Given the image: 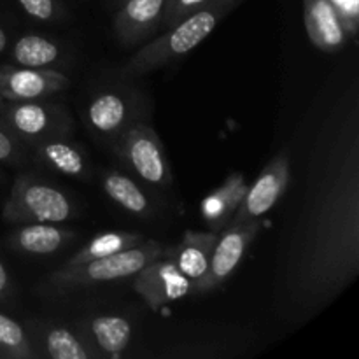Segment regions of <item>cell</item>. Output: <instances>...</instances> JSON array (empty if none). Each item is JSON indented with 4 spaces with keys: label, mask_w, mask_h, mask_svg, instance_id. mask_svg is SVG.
I'll list each match as a JSON object with an SVG mask.
<instances>
[{
    "label": "cell",
    "mask_w": 359,
    "mask_h": 359,
    "mask_svg": "<svg viewBox=\"0 0 359 359\" xmlns=\"http://www.w3.org/2000/svg\"><path fill=\"white\" fill-rule=\"evenodd\" d=\"M305 177L293 216L284 217L273 270V305L304 325L333 304L359 276L358 86L314 109L304 137Z\"/></svg>",
    "instance_id": "obj_1"
},
{
    "label": "cell",
    "mask_w": 359,
    "mask_h": 359,
    "mask_svg": "<svg viewBox=\"0 0 359 359\" xmlns=\"http://www.w3.org/2000/svg\"><path fill=\"white\" fill-rule=\"evenodd\" d=\"M238 4V0H214L203 9L182 18L172 27L165 28L160 37L147 42L135 51L121 69L123 77H139L161 69L167 63L188 55L202 44L221 23L224 16Z\"/></svg>",
    "instance_id": "obj_2"
},
{
    "label": "cell",
    "mask_w": 359,
    "mask_h": 359,
    "mask_svg": "<svg viewBox=\"0 0 359 359\" xmlns=\"http://www.w3.org/2000/svg\"><path fill=\"white\" fill-rule=\"evenodd\" d=\"M163 252L165 245L160 242L142 241L133 248L105 258L81 263L76 266L62 265L58 270L49 273L42 287L49 293H69L95 284L130 279Z\"/></svg>",
    "instance_id": "obj_3"
},
{
    "label": "cell",
    "mask_w": 359,
    "mask_h": 359,
    "mask_svg": "<svg viewBox=\"0 0 359 359\" xmlns=\"http://www.w3.org/2000/svg\"><path fill=\"white\" fill-rule=\"evenodd\" d=\"M76 216V203L58 186L34 174H20L2 209L9 224L67 223Z\"/></svg>",
    "instance_id": "obj_4"
},
{
    "label": "cell",
    "mask_w": 359,
    "mask_h": 359,
    "mask_svg": "<svg viewBox=\"0 0 359 359\" xmlns=\"http://www.w3.org/2000/svg\"><path fill=\"white\" fill-rule=\"evenodd\" d=\"M111 147L118 160L142 182L153 188L172 184V170L163 142L151 125L132 123Z\"/></svg>",
    "instance_id": "obj_5"
},
{
    "label": "cell",
    "mask_w": 359,
    "mask_h": 359,
    "mask_svg": "<svg viewBox=\"0 0 359 359\" xmlns=\"http://www.w3.org/2000/svg\"><path fill=\"white\" fill-rule=\"evenodd\" d=\"M0 125L25 146H35L53 137H69L72 118L65 107L46 100L6 102Z\"/></svg>",
    "instance_id": "obj_6"
},
{
    "label": "cell",
    "mask_w": 359,
    "mask_h": 359,
    "mask_svg": "<svg viewBox=\"0 0 359 359\" xmlns=\"http://www.w3.org/2000/svg\"><path fill=\"white\" fill-rule=\"evenodd\" d=\"M262 230L263 221L252 219L244 221V223H230L223 231H219L216 244H214L212 256H210L209 270L195 284V293H210V291L217 290L224 280L230 279L244 259L249 245Z\"/></svg>",
    "instance_id": "obj_7"
},
{
    "label": "cell",
    "mask_w": 359,
    "mask_h": 359,
    "mask_svg": "<svg viewBox=\"0 0 359 359\" xmlns=\"http://www.w3.org/2000/svg\"><path fill=\"white\" fill-rule=\"evenodd\" d=\"M133 277V290L154 312L195 294V284L177 269L168 248Z\"/></svg>",
    "instance_id": "obj_8"
},
{
    "label": "cell",
    "mask_w": 359,
    "mask_h": 359,
    "mask_svg": "<svg viewBox=\"0 0 359 359\" xmlns=\"http://www.w3.org/2000/svg\"><path fill=\"white\" fill-rule=\"evenodd\" d=\"M291 167V149L284 147L259 172L256 181L249 184L241 207L231 217V223L262 219L266 212H270L290 188Z\"/></svg>",
    "instance_id": "obj_9"
},
{
    "label": "cell",
    "mask_w": 359,
    "mask_h": 359,
    "mask_svg": "<svg viewBox=\"0 0 359 359\" xmlns=\"http://www.w3.org/2000/svg\"><path fill=\"white\" fill-rule=\"evenodd\" d=\"M137 102L123 90H104L88 102L84 119L91 133L112 144L132 123L137 121Z\"/></svg>",
    "instance_id": "obj_10"
},
{
    "label": "cell",
    "mask_w": 359,
    "mask_h": 359,
    "mask_svg": "<svg viewBox=\"0 0 359 359\" xmlns=\"http://www.w3.org/2000/svg\"><path fill=\"white\" fill-rule=\"evenodd\" d=\"M69 76L56 69L0 67V97L6 102L46 100L69 88Z\"/></svg>",
    "instance_id": "obj_11"
},
{
    "label": "cell",
    "mask_w": 359,
    "mask_h": 359,
    "mask_svg": "<svg viewBox=\"0 0 359 359\" xmlns=\"http://www.w3.org/2000/svg\"><path fill=\"white\" fill-rule=\"evenodd\" d=\"M39 358L100 359L76 325L49 321H28L25 325Z\"/></svg>",
    "instance_id": "obj_12"
},
{
    "label": "cell",
    "mask_w": 359,
    "mask_h": 359,
    "mask_svg": "<svg viewBox=\"0 0 359 359\" xmlns=\"http://www.w3.org/2000/svg\"><path fill=\"white\" fill-rule=\"evenodd\" d=\"M165 0H119L114 16V32L118 41L130 48L153 37L161 27Z\"/></svg>",
    "instance_id": "obj_13"
},
{
    "label": "cell",
    "mask_w": 359,
    "mask_h": 359,
    "mask_svg": "<svg viewBox=\"0 0 359 359\" xmlns=\"http://www.w3.org/2000/svg\"><path fill=\"white\" fill-rule=\"evenodd\" d=\"M76 326L100 358L125 356L132 340V323L119 314H98L77 321Z\"/></svg>",
    "instance_id": "obj_14"
},
{
    "label": "cell",
    "mask_w": 359,
    "mask_h": 359,
    "mask_svg": "<svg viewBox=\"0 0 359 359\" xmlns=\"http://www.w3.org/2000/svg\"><path fill=\"white\" fill-rule=\"evenodd\" d=\"M304 23L312 46L335 55L349 41L346 27L330 0H304Z\"/></svg>",
    "instance_id": "obj_15"
},
{
    "label": "cell",
    "mask_w": 359,
    "mask_h": 359,
    "mask_svg": "<svg viewBox=\"0 0 359 359\" xmlns=\"http://www.w3.org/2000/svg\"><path fill=\"white\" fill-rule=\"evenodd\" d=\"M76 238V231L60 226L58 223H27L18 224L7 238V245L20 255L51 256Z\"/></svg>",
    "instance_id": "obj_16"
},
{
    "label": "cell",
    "mask_w": 359,
    "mask_h": 359,
    "mask_svg": "<svg viewBox=\"0 0 359 359\" xmlns=\"http://www.w3.org/2000/svg\"><path fill=\"white\" fill-rule=\"evenodd\" d=\"M248 188L249 182L245 181L244 174L231 172L219 188L212 189L200 202V216L210 231L219 233L231 223V217L241 207Z\"/></svg>",
    "instance_id": "obj_17"
},
{
    "label": "cell",
    "mask_w": 359,
    "mask_h": 359,
    "mask_svg": "<svg viewBox=\"0 0 359 359\" xmlns=\"http://www.w3.org/2000/svg\"><path fill=\"white\" fill-rule=\"evenodd\" d=\"M32 147H34L35 160L42 167L79 181H86L90 177V161L86 153L69 137H53Z\"/></svg>",
    "instance_id": "obj_18"
},
{
    "label": "cell",
    "mask_w": 359,
    "mask_h": 359,
    "mask_svg": "<svg viewBox=\"0 0 359 359\" xmlns=\"http://www.w3.org/2000/svg\"><path fill=\"white\" fill-rule=\"evenodd\" d=\"M217 241L216 231H184V237L175 248L170 249V256L177 269L191 280L198 283L209 270L210 256Z\"/></svg>",
    "instance_id": "obj_19"
},
{
    "label": "cell",
    "mask_w": 359,
    "mask_h": 359,
    "mask_svg": "<svg viewBox=\"0 0 359 359\" xmlns=\"http://www.w3.org/2000/svg\"><path fill=\"white\" fill-rule=\"evenodd\" d=\"M102 188L105 195L125 212L137 217L153 216L154 205L142 186L121 170H107L102 175Z\"/></svg>",
    "instance_id": "obj_20"
},
{
    "label": "cell",
    "mask_w": 359,
    "mask_h": 359,
    "mask_svg": "<svg viewBox=\"0 0 359 359\" xmlns=\"http://www.w3.org/2000/svg\"><path fill=\"white\" fill-rule=\"evenodd\" d=\"M63 49L55 39L42 34H25L18 37L11 49V58L16 65L30 69H55L62 60Z\"/></svg>",
    "instance_id": "obj_21"
},
{
    "label": "cell",
    "mask_w": 359,
    "mask_h": 359,
    "mask_svg": "<svg viewBox=\"0 0 359 359\" xmlns=\"http://www.w3.org/2000/svg\"><path fill=\"white\" fill-rule=\"evenodd\" d=\"M142 241L144 237L139 231H102V233L95 235L88 244H84L69 262L63 263V266H76L81 265V263L105 258V256L116 255V252L133 248V245L140 244Z\"/></svg>",
    "instance_id": "obj_22"
},
{
    "label": "cell",
    "mask_w": 359,
    "mask_h": 359,
    "mask_svg": "<svg viewBox=\"0 0 359 359\" xmlns=\"http://www.w3.org/2000/svg\"><path fill=\"white\" fill-rule=\"evenodd\" d=\"M39 358L25 326L0 312V359Z\"/></svg>",
    "instance_id": "obj_23"
},
{
    "label": "cell",
    "mask_w": 359,
    "mask_h": 359,
    "mask_svg": "<svg viewBox=\"0 0 359 359\" xmlns=\"http://www.w3.org/2000/svg\"><path fill=\"white\" fill-rule=\"evenodd\" d=\"M27 16L41 23H55L65 18L67 11L60 0H16Z\"/></svg>",
    "instance_id": "obj_24"
},
{
    "label": "cell",
    "mask_w": 359,
    "mask_h": 359,
    "mask_svg": "<svg viewBox=\"0 0 359 359\" xmlns=\"http://www.w3.org/2000/svg\"><path fill=\"white\" fill-rule=\"evenodd\" d=\"M214 0H165V13L163 20H161V27L165 30V28L181 21L182 18L203 9V7H207Z\"/></svg>",
    "instance_id": "obj_25"
},
{
    "label": "cell",
    "mask_w": 359,
    "mask_h": 359,
    "mask_svg": "<svg viewBox=\"0 0 359 359\" xmlns=\"http://www.w3.org/2000/svg\"><path fill=\"white\" fill-rule=\"evenodd\" d=\"M28 161V151L23 142L16 139L0 125V163L25 165Z\"/></svg>",
    "instance_id": "obj_26"
},
{
    "label": "cell",
    "mask_w": 359,
    "mask_h": 359,
    "mask_svg": "<svg viewBox=\"0 0 359 359\" xmlns=\"http://www.w3.org/2000/svg\"><path fill=\"white\" fill-rule=\"evenodd\" d=\"M330 4L342 20L349 39H356L359 32V0H330Z\"/></svg>",
    "instance_id": "obj_27"
},
{
    "label": "cell",
    "mask_w": 359,
    "mask_h": 359,
    "mask_svg": "<svg viewBox=\"0 0 359 359\" xmlns=\"http://www.w3.org/2000/svg\"><path fill=\"white\" fill-rule=\"evenodd\" d=\"M14 294H16V290H14L13 279L0 259V304L9 305L14 300Z\"/></svg>",
    "instance_id": "obj_28"
},
{
    "label": "cell",
    "mask_w": 359,
    "mask_h": 359,
    "mask_svg": "<svg viewBox=\"0 0 359 359\" xmlns=\"http://www.w3.org/2000/svg\"><path fill=\"white\" fill-rule=\"evenodd\" d=\"M7 44H9V35H7L6 28L0 25V55L7 49Z\"/></svg>",
    "instance_id": "obj_29"
},
{
    "label": "cell",
    "mask_w": 359,
    "mask_h": 359,
    "mask_svg": "<svg viewBox=\"0 0 359 359\" xmlns=\"http://www.w3.org/2000/svg\"><path fill=\"white\" fill-rule=\"evenodd\" d=\"M4 105H6V100H4V98H2V97H0V112H2Z\"/></svg>",
    "instance_id": "obj_30"
}]
</instances>
